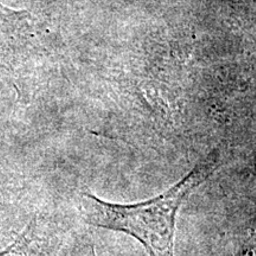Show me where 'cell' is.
Wrapping results in <instances>:
<instances>
[{
  "instance_id": "cell-1",
  "label": "cell",
  "mask_w": 256,
  "mask_h": 256,
  "mask_svg": "<svg viewBox=\"0 0 256 256\" xmlns=\"http://www.w3.org/2000/svg\"><path fill=\"white\" fill-rule=\"evenodd\" d=\"M220 165V153L211 152L178 183L152 200L133 204L106 202L82 194L83 218L95 228L122 232L136 240L150 256H174L178 214L188 197Z\"/></svg>"
},
{
  "instance_id": "cell-2",
  "label": "cell",
  "mask_w": 256,
  "mask_h": 256,
  "mask_svg": "<svg viewBox=\"0 0 256 256\" xmlns=\"http://www.w3.org/2000/svg\"><path fill=\"white\" fill-rule=\"evenodd\" d=\"M50 248L51 238L34 220L0 256H46Z\"/></svg>"
},
{
  "instance_id": "cell-3",
  "label": "cell",
  "mask_w": 256,
  "mask_h": 256,
  "mask_svg": "<svg viewBox=\"0 0 256 256\" xmlns=\"http://www.w3.org/2000/svg\"><path fill=\"white\" fill-rule=\"evenodd\" d=\"M234 256H256V223L238 243Z\"/></svg>"
},
{
  "instance_id": "cell-4",
  "label": "cell",
  "mask_w": 256,
  "mask_h": 256,
  "mask_svg": "<svg viewBox=\"0 0 256 256\" xmlns=\"http://www.w3.org/2000/svg\"><path fill=\"white\" fill-rule=\"evenodd\" d=\"M70 256H98V255H96L94 244L86 240V241L76 243L75 248L72 249Z\"/></svg>"
}]
</instances>
